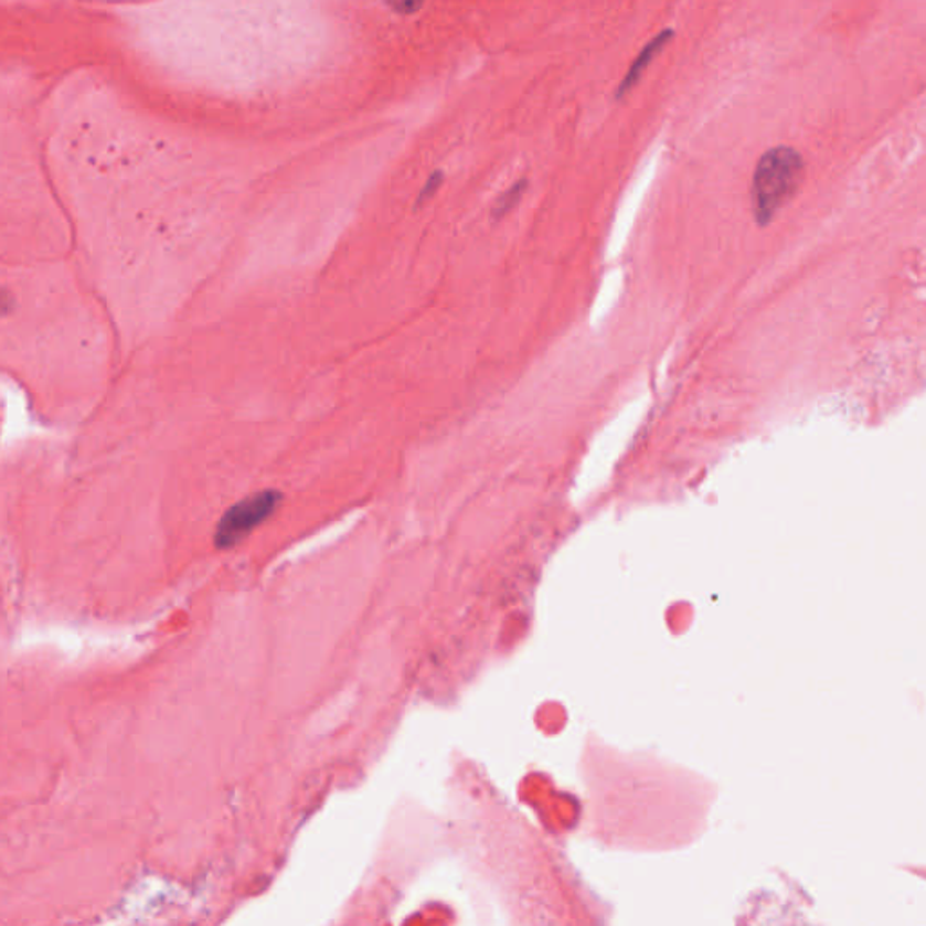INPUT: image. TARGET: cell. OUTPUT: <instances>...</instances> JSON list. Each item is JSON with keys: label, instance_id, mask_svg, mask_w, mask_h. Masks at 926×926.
<instances>
[{"label": "cell", "instance_id": "3", "mask_svg": "<svg viewBox=\"0 0 926 926\" xmlns=\"http://www.w3.org/2000/svg\"><path fill=\"white\" fill-rule=\"evenodd\" d=\"M675 39V31L671 30V28H667V30H662L661 33H657L651 41H648L639 51V55L634 58L631 62L630 67L626 71L625 76H622V81L619 82V86L616 89V98L617 100H625L626 96L630 95L631 91L636 89L637 84L641 82L642 76L647 73L648 67L653 64L657 56L661 55L662 51L667 50L668 44Z\"/></svg>", "mask_w": 926, "mask_h": 926}, {"label": "cell", "instance_id": "2", "mask_svg": "<svg viewBox=\"0 0 926 926\" xmlns=\"http://www.w3.org/2000/svg\"><path fill=\"white\" fill-rule=\"evenodd\" d=\"M280 500L283 496L279 491L266 489L232 505L217 523L216 545L220 549L237 545L243 537L248 536L254 529L277 511Z\"/></svg>", "mask_w": 926, "mask_h": 926}, {"label": "cell", "instance_id": "4", "mask_svg": "<svg viewBox=\"0 0 926 926\" xmlns=\"http://www.w3.org/2000/svg\"><path fill=\"white\" fill-rule=\"evenodd\" d=\"M525 191L526 180L517 181L514 185L509 187V189H507V191L498 198V201H496L494 209H492L494 217H503L507 212H511L512 209L520 203V200L523 198V194H525Z\"/></svg>", "mask_w": 926, "mask_h": 926}, {"label": "cell", "instance_id": "6", "mask_svg": "<svg viewBox=\"0 0 926 926\" xmlns=\"http://www.w3.org/2000/svg\"><path fill=\"white\" fill-rule=\"evenodd\" d=\"M422 4H424V0H396V8L401 11H406V13H413Z\"/></svg>", "mask_w": 926, "mask_h": 926}, {"label": "cell", "instance_id": "5", "mask_svg": "<svg viewBox=\"0 0 926 926\" xmlns=\"http://www.w3.org/2000/svg\"><path fill=\"white\" fill-rule=\"evenodd\" d=\"M441 183H444V174H441L440 171L433 172V174L429 175V180L426 181V185L422 189L421 195H418V203L432 200L433 195L436 194V191L440 189Z\"/></svg>", "mask_w": 926, "mask_h": 926}, {"label": "cell", "instance_id": "1", "mask_svg": "<svg viewBox=\"0 0 926 926\" xmlns=\"http://www.w3.org/2000/svg\"><path fill=\"white\" fill-rule=\"evenodd\" d=\"M803 180V158L792 147H773L762 156L753 174V212L760 225H769L776 214L797 194Z\"/></svg>", "mask_w": 926, "mask_h": 926}]
</instances>
